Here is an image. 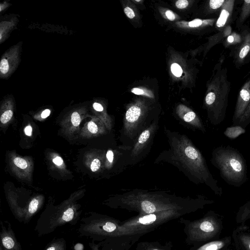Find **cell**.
<instances>
[{"instance_id": "cell-1", "label": "cell", "mask_w": 250, "mask_h": 250, "mask_svg": "<svg viewBox=\"0 0 250 250\" xmlns=\"http://www.w3.org/2000/svg\"><path fill=\"white\" fill-rule=\"evenodd\" d=\"M169 148L162 151L155 163H170L181 171L191 181L204 184L216 194L220 195L222 188L210 172L200 151L186 135L165 128Z\"/></svg>"}, {"instance_id": "cell-2", "label": "cell", "mask_w": 250, "mask_h": 250, "mask_svg": "<svg viewBox=\"0 0 250 250\" xmlns=\"http://www.w3.org/2000/svg\"><path fill=\"white\" fill-rule=\"evenodd\" d=\"M205 203V201L201 197L193 199L163 191L133 189L117 196L112 207L142 215L172 209L186 210L192 212L201 208Z\"/></svg>"}, {"instance_id": "cell-3", "label": "cell", "mask_w": 250, "mask_h": 250, "mask_svg": "<svg viewBox=\"0 0 250 250\" xmlns=\"http://www.w3.org/2000/svg\"><path fill=\"white\" fill-rule=\"evenodd\" d=\"M191 213L186 210H168L138 215L121 222L112 237L102 242L103 250H129L143 235L169 221Z\"/></svg>"}, {"instance_id": "cell-4", "label": "cell", "mask_w": 250, "mask_h": 250, "mask_svg": "<svg viewBox=\"0 0 250 250\" xmlns=\"http://www.w3.org/2000/svg\"><path fill=\"white\" fill-rule=\"evenodd\" d=\"M224 61L223 56L215 65L205 97L208 117L213 125L220 124L225 118L230 91V83L228 80L227 69L223 66Z\"/></svg>"}, {"instance_id": "cell-5", "label": "cell", "mask_w": 250, "mask_h": 250, "mask_svg": "<svg viewBox=\"0 0 250 250\" xmlns=\"http://www.w3.org/2000/svg\"><path fill=\"white\" fill-rule=\"evenodd\" d=\"M212 164L229 185L239 186L245 181L246 166L242 155L230 147H219L212 152Z\"/></svg>"}, {"instance_id": "cell-6", "label": "cell", "mask_w": 250, "mask_h": 250, "mask_svg": "<svg viewBox=\"0 0 250 250\" xmlns=\"http://www.w3.org/2000/svg\"><path fill=\"white\" fill-rule=\"evenodd\" d=\"M178 221L184 225L185 243L192 247L200 246L213 238L220 230L219 222L210 214L193 221L181 217Z\"/></svg>"}, {"instance_id": "cell-7", "label": "cell", "mask_w": 250, "mask_h": 250, "mask_svg": "<svg viewBox=\"0 0 250 250\" xmlns=\"http://www.w3.org/2000/svg\"><path fill=\"white\" fill-rule=\"evenodd\" d=\"M121 222L106 215L93 213L81 219L78 230L81 236L90 237L94 241L102 242L113 236Z\"/></svg>"}, {"instance_id": "cell-8", "label": "cell", "mask_w": 250, "mask_h": 250, "mask_svg": "<svg viewBox=\"0 0 250 250\" xmlns=\"http://www.w3.org/2000/svg\"><path fill=\"white\" fill-rule=\"evenodd\" d=\"M45 210L38 218L35 228L39 236L48 234L57 228L67 224H76L80 219V212L75 206Z\"/></svg>"}, {"instance_id": "cell-9", "label": "cell", "mask_w": 250, "mask_h": 250, "mask_svg": "<svg viewBox=\"0 0 250 250\" xmlns=\"http://www.w3.org/2000/svg\"><path fill=\"white\" fill-rule=\"evenodd\" d=\"M145 119L140 107L131 106L126 110L123 121V134L131 139L135 138L152 123Z\"/></svg>"}, {"instance_id": "cell-10", "label": "cell", "mask_w": 250, "mask_h": 250, "mask_svg": "<svg viewBox=\"0 0 250 250\" xmlns=\"http://www.w3.org/2000/svg\"><path fill=\"white\" fill-rule=\"evenodd\" d=\"M157 126L158 121H153L139 135L137 141L130 151L129 164H136L146 153L147 149L150 147L152 143Z\"/></svg>"}, {"instance_id": "cell-11", "label": "cell", "mask_w": 250, "mask_h": 250, "mask_svg": "<svg viewBox=\"0 0 250 250\" xmlns=\"http://www.w3.org/2000/svg\"><path fill=\"white\" fill-rule=\"evenodd\" d=\"M250 103V79L241 88L233 116V122H238Z\"/></svg>"}, {"instance_id": "cell-12", "label": "cell", "mask_w": 250, "mask_h": 250, "mask_svg": "<svg viewBox=\"0 0 250 250\" xmlns=\"http://www.w3.org/2000/svg\"><path fill=\"white\" fill-rule=\"evenodd\" d=\"M6 221L8 224L7 228L2 221H0V238L2 250H22L21 245L16 237L10 223L7 221Z\"/></svg>"}, {"instance_id": "cell-13", "label": "cell", "mask_w": 250, "mask_h": 250, "mask_svg": "<svg viewBox=\"0 0 250 250\" xmlns=\"http://www.w3.org/2000/svg\"><path fill=\"white\" fill-rule=\"evenodd\" d=\"M235 0H225L215 22V27L218 32L222 31L230 22L234 6Z\"/></svg>"}, {"instance_id": "cell-14", "label": "cell", "mask_w": 250, "mask_h": 250, "mask_svg": "<svg viewBox=\"0 0 250 250\" xmlns=\"http://www.w3.org/2000/svg\"><path fill=\"white\" fill-rule=\"evenodd\" d=\"M242 40L237 48L235 59L237 63H242L250 53V32L245 30L242 34Z\"/></svg>"}, {"instance_id": "cell-15", "label": "cell", "mask_w": 250, "mask_h": 250, "mask_svg": "<svg viewBox=\"0 0 250 250\" xmlns=\"http://www.w3.org/2000/svg\"><path fill=\"white\" fill-rule=\"evenodd\" d=\"M182 110L183 111L179 110L178 113L179 116L185 122L203 132L205 131V128L202 122L194 111L189 109H188V111H184L183 109Z\"/></svg>"}, {"instance_id": "cell-16", "label": "cell", "mask_w": 250, "mask_h": 250, "mask_svg": "<svg viewBox=\"0 0 250 250\" xmlns=\"http://www.w3.org/2000/svg\"><path fill=\"white\" fill-rule=\"evenodd\" d=\"M173 245L171 242L168 241L164 244L158 241H143L138 243L136 250H172Z\"/></svg>"}, {"instance_id": "cell-17", "label": "cell", "mask_w": 250, "mask_h": 250, "mask_svg": "<svg viewBox=\"0 0 250 250\" xmlns=\"http://www.w3.org/2000/svg\"><path fill=\"white\" fill-rule=\"evenodd\" d=\"M227 240L212 241L196 247H191L189 250H220L227 244Z\"/></svg>"}, {"instance_id": "cell-18", "label": "cell", "mask_w": 250, "mask_h": 250, "mask_svg": "<svg viewBox=\"0 0 250 250\" xmlns=\"http://www.w3.org/2000/svg\"><path fill=\"white\" fill-rule=\"evenodd\" d=\"M245 132L246 130L241 126L238 125L227 127L224 134L227 137L234 139Z\"/></svg>"}, {"instance_id": "cell-19", "label": "cell", "mask_w": 250, "mask_h": 250, "mask_svg": "<svg viewBox=\"0 0 250 250\" xmlns=\"http://www.w3.org/2000/svg\"><path fill=\"white\" fill-rule=\"evenodd\" d=\"M66 242L63 238L53 240L44 250H66Z\"/></svg>"}, {"instance_id": "cell-20", "label": "cell", "mask_w": 250, "mask_h": 250, "mask_svg": "<svg viewBox=\"0 0 250 250\" xmlns=\"http://www.w3.org/2000/svg\"><path fill=\"white\" fill-rule=\"evenodd\" d=\"M242 35L238 34L236 32H231V33L226 37L224 41V44L226 47L230 45L239 44L242 42Z\"/></svg>"}, {"instance_id": "cell-21", "label": "cell", "mask_w": 250, "mask_h": 250, "mask_svg": "<svg viewBox=\"0 0 250 250\" xmlns=\"http://www.w3.org/2000/svg\"><path fill=\"white\" fill-rule=\"evenodd\" d=\"M241 11L239 18V23H243L250 15V0H243Z\"/></svg>"}, {"instance_id": "cell-22", "label": "cell", "mask_w": 250, "mask_h": 250, "mask_svg": "<svg viewBox=\"0 0 250 250\" xmlns=\"http://www.w3.org/2000/svg\"><path fill=\"white\" fill-rule=\"evenodd\" d=\"M239 240L244 250H250V234H241L239 236Z\"/></svg>"}, {"instance_id": "cell-23", "label": "cell", "mask_w": 250, "mask_h": 250, "mask_svg": "<svg viewBox=\"0 0 250 250\" xmlns=\"http://www.w3.org/2000/svg\"><path fill=\"white\" fill-rule=\"evenodd\" d=\"M225 0H210L208 1L209 8L213 12L221 10Z\"/></svg>"}, {"instance_id": "cell-24", "label": "cell", "mask_w": 250, "mask_h": 250, "mask_svg": "<svg viewBox=\"0 0 250 250\" xmlns=\"http://www.w3.org/2000/svg\"><path fill=\"white\" fill-rule=\"evenodd\" d=\"M171 71L176 77H180L183 73V70L180 65L177 63H173L171 65Z\"/></svg>"}, {"instance_id": "cell-25", "label": "cell", "mask_w": 250, "mask_h": 250, "mask_svg": "<svg viewBox=\"0 0 250 250\" xmlns=\"http://www.w3.org/2000/svg\"><path fill=\"white\" fill-rule=\"evenodd\" d=\"M250 119V103L246 108L244 114L239 119L238 123L242 124L248 121Z\"/></svg>"}, {"instance_id": "cell-26", "label": "cell", "mask_w": 250, "mask_h": 250, "mask_svg": "<svg viewBox=\"0 0 250 250\" xmlns=\"http://www.w3.org/2000/svg\"><path fill=\"white\" fill-rule=\"evenodd\" d=\"M13 115V112L8 110L5 111L1 116L0 121L3 124L7 123L12 118Z\"/></svg>"}, {"instance_id": "cell-27", "label": "cell", "mask_w": 250, "mask_h": 250, "mask_svg": "<svg viewBox=\"0 0 250 250\" xmlns=\"http://www.w3.org/2000/svg\"><path fill=\"white\" fill-rule=\"evenodd\" d=\"M14 163L16 166L21 169H25L27 167V164L26 161L21 158H16L14 160Z\"/></svg>"}, {"instance_id": "cell-28", "label": "cell", "mask_w": 250, "mask_h": 250, "mask_svg": "<svg viewBox=\"0 0 250 250\" xmlns=\"http://www.w3.org/2000/svg\"><path fill=\"white\" fill-rule=\"evenodd\" d=\"M81 121V118L77 112H74L71 115V122L73 125L77 126L79 125Z\"/></svg>"}, {"instance_id": "cell-29", "label": "cell", "mask_w": 250, "mask_h": 250, "mask_svg": "<svg viewBox=\"0 0 250 250\" xmlns=\"http://www.w3.org/2000/svg\"><path fill=\"white\" fill-rule=\"evenodd\" d=\"M8 69L9 65L8 61L5 59L1 60L0 63V70L1 72L5 74L7 72Z\"/></svg>"}, {"instance_id": "cell-30", "label": "cell", "mask_w": 250, "mask_h": 250, "mask_svg": "<svg viewBox=\"0 0 250 250\" xmlns=\"http://www.w3.org/2000/svg\"><path fill=\"white\" fill-rule=\"evenodd\" d=\"M101 166V162L98 159H95L91 164V169L92 171L98 170Z\"/></svg>"}, {"instance_id": "cell-31", "label": "cell", "mask_w": 250, "mask_h": 250, "mask_svg": "<svg viewBox=\"0 0 250 250\" xmlns=\"http://www.w3.org/2000/svg\"><path fill=\"white\" fill-rule=\"evenodd\" d=\"M176 6L179 9L186 8L188 5V1L187 0H179L175 3Z\"/></svg>"}, {"instance_id": "cell-32", "label": "cell", "mask_w": 250, "mask_h": 250, "mask_svg": "<svg viewBox=\"0 0 250 250\" xmlns=\"http://www.w3.org/2000/svg\"><path fill=\"white\" fill-rule=\"evenodd\" d=\"M87 127L89 131L92 133L95 134L98 131V126L93 122H89L88 123Z\"/></svg>"}, {"instance_id": "cell-33", "label": "cell", "mask_w": 250, "mask_h": 250, "mask_svg": "<svg viewBox=\"0 0 250 250\" xmlns=\"http://www.w3.org/2000/svg\"><path fill=\"white\" fill-rule=\"evenodd\" d=\"M124 12L126 16L129 19H133L135 17L134 11L129 7H126L124 9Z\"/></svg>"}, {"instance_id": "cell-34", "label": "cell", "mask_w": 250, "mask_h": 250, "mask_svg": "<svg viewBox=\"0 0 250 250\" xmlns=\"http://www.w3.org/2000/svg\"><path fill=\"white\" fill-rule=\"evenodd\" d=\"M167 18L170 21H173L175 19V16L173 12L170 10H167L165 13Z\"/></svg>"}, {"instance_id": "cell-35", "label": "cell", "mask_w": 250, "mask_h": 250, "mask_svg": "<svg viewBox=\"0 0 250 250\" xmlns=\"http://www.w3.org/2000/svg\"><path fill=\"white\" fill-rule=\"evenodd\" d=\"M106 158L108 162L110 163H112L113 161L114 154L112 150H109L107 151L106 154Z\"/></svg>"}, {"instance_id": "cell-36", "label": "cell", "mask_w": 250, "mask_h": 250, "mask_svg": "<svg viewBox=\"0 0 250 250\" xmlns=\"http://www.w3.org/2000/svg\"><path fill=\"white\" fill-rule=\"evenodd\" d=\"M131 92L137 95H145V92L142 89L138 88H132Z\"/></svg>"}, {"instance_id": "cell-37", "label": "cell", "mask_w": 250, "mask_h": 250, "mask_svg": "<svg viewBox=\"0 0 250 250\" xmlns=\"http://www.w3.org/2000/svg\"><path fill=\"white\" fill-rule=\"evenodd\" d=\"M93 106L94 109L98 111H102L104 109L103 106L97 103H94Z\"/></svg>"}, {"instance_id": "cell-38", "label": "cell", "mask_w": 250, "mask_h": 250, "mask_svg": "<svg viewBox=\"0 0 250 250\" xmlns=\"http://www.w3.org/2000/svg\"><path fill=\"white\" fill-rule=\"evenodd\" d=\"M53 163L58 166H60L63 163V160L60 157H56L53 159Z\"/></svg>"}, {"instance_id": "cell-39", "label": "cell", "mask_w": 250, "mask_h": 250, "mask_svg": "<svg viewBox=\"0 0 250 250\" xmlns=\"http://www.w3.org/2000/svg\"><path fill=\"white\" fill-rule=\"evenodd\" d=\"M89 246L91 250H101L99 249V245L95 244L93 240L92 242L89 243Z\"/></svg>"}, {"instance_id": "cell-40", "label": "cell", "mask_w": 250, "mask_h": 250, "mask_svg": "<svg viewBox=\"0 0 250 250\" xmlns=\"http://www.w3.org/2000/svg\"><path fill=\"white\" fill-rule=\"evenodd\" d=\"M83 245L80 243H78L76 244L74 246V250H83Z\"/></svg>"}, {"instance_id": "cell-41", "label": "cell", "mask_w": 250, "mask_h": 250, "mask_svg": "<svg viewBox=\"0 0 250 250\" xmlns=\"http://www.w3.org/2000/svg\"><path fill=\"white\" fill-rule=\"evenodd\" d=\"M32 127L30 125L27 126L24 129V132L26 135L31 136L32 134Z\"/></svg>"}, {"instance_id": "cell-42", "label": "cell", "mask_w": 250, "mask_h": 250, "mask_svg": "<svg viewBox=\"0 0 250 250\" xmlns=\"http://www.w3.org/2000/svg\"><path fill=\"white\" fill-rule=\"evenodd\" d=\"M50 113V110L49 109L44 110L41 114V117L42 118H45L47 117Z\"/></svg>"}, {"instance_id": "cell-43", "label": "cell", "mask_w": 250, "mask_h": 250, "mask_svg": "<svg viewBox=\"0 0 250 250\" xmlns=\"http://www.w3.org/2000/svg\"><path fill=\"white\" fill-rule=\"evenodd\" d=\"M0 250H2V248L1 245H0Z\"/></svg>"}, {"instance_id": "cell-44", "label": "cell", "mask_w": 250, "mask_h": 250, "mask_svg": "<svg viewBox=\"0 0 250 250\" xmlns=\"http://www.w3.org/2000/svg\"><path fill=\"white\" fill-rule=\"evenodd\" d=\"M135 1L139 2V1H140V0H135Z\"/></svg>"}]
</instances>
